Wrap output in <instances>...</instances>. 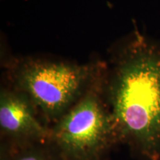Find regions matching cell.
Listing matches in <instances>:
<instances>
[{"instance_id":"cell-5","label":"cell","mask_w":160,"mask_h":160,"mask_svg":"<svg viewBox=\"0 0 160 160\" xmlns=\"http://www.w3.org/2000/svg\"><path fill=\"white\" fill-rule=\"evenodd\" d=\"M1 160H59L48 142L1 151Z\"/></svg>"},{"instance_id":"cell-2","label":"cell","mask_w":160,"mask_h":160,"mask_svg":"<svg viewBox=\"0 0 160 160\" xmlns=\"http://www.w3.org/2000/svg\"><path fill=\"white\" fill-rule=\"evenodd\" d=\"M106 63L79 64L36 57L17 59L10 68L12 87L29 98L47 125L54 124L101 75Z\"/></svg>"},{"instance_id":"cell-1","label":"cell","mask_w":160,"mask_h":160,"mask_svg":"<svg viewBox=\"0 0 160 160\" xmlns=\"http://www.w3.org/2000/svg\"><path fill=\"white\" fill-rule=\"evenodd\" d=\"M103 97L118 143L143 160H160V44L133 33L106 67Z\"/></svg>"},{"instance_id":"cell-4","label":"cell","mask_w":160,"mask_h":160,"mask_svg":"<svg viewBox=\"0 0 160 160\" xmlns=\"http://www.w3.org/2000/svg\"><path fill=\"white\" fill-rule=\"evenodd\" d=\"M39 113L28 97L13 87L0 91V134L2 151L48 142L51 127L39 118Z\"/></svg>"},{"instance_id":"cell-3","label":"cell","mask_w":160,"mask_h":160,"mask_svg":"<svg viewBox=\"0 0 160 160\" xmlns=\"http://www.w3.org/2000/svg\"><path fill=\"white\" fill-rule=\"evenodd\" d=\"M105 71L51 126L48 143L59 160H105L118 143L103 97Z\"/></svg>"}]
</instances>
